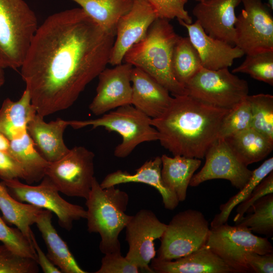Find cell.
<instances>
[{
  "instance_id": "8992f818",
  "label": "cell",
  "mask_w": 273,
  "mask_h": 273,
  "mask_svg": "<svg viewBox=\"0 0 273 273\" xmlns=\"http://www.w3.org/2000/svg\"><path fill=\"white\" fill-rule=\"evenodd\" d=\"M151 119L130 104L118 107L96 119L68 120V123L74 129L92 126L93 129L104 127L109 132H118L122 141L115 148L114 154L122 158L128 156L139 144L159 140L158 131L151 124Z\"/></svg>"
},
{
  "instance_id": "5b68a950",
  "label": "cell",
  "mask_w": 273,
  "mask_h": 273,
  "mask_svg": "<svg viewBox=\"0 0 273 273\" xmlns=\"http://www.w3.org/2000/svg\"><path fill=\"white\" fill-rule=\"evenodd\" d=\"M38 27L35 13L24 0H0L2 67H21Z\"/></svg>"
},
{
  "instance_id": "d6a6232c",
  "label": "cell",
  "mask_w": 273,
  "mask_h": 273,
  "mask_svg": "<svg viewBox=\"0 0 273 273\" xmlns=\"http://www.w3.org/2000/svg\"><path fill=\"white\" fill-rule=\"evenodd\" d=\"M252 114L251 127L273 142V96L259 94L247 96Z\"/></svg>"
},
{
  "instance_id": "cb8c5ba5",
  "label": "cell",
  "mask_w": 273,
  "mask_h": 273,
  "mask_svg": "<svg viewBox=\"0 0 273 273\" xmlns=\"http://www.w3.org/2000/svg\"><path fill=\"white\" fill-rule=\"evenodd\" d=\"M36 114L26 89L16 101L5 99L0 108V133L9 141L21 138L27 132L28 123Z\"/></svg>"
},
{
  "instance_id": "bcb514c9",
  "label": "cell",
  "mask_w": 273,
  "mask_h": 273,
  "mask_svg": "<svg viewBox=\"0 0 273 273\" xmlns=\"http://www.w3.org/2000/svg\"><path fill=\"white\" fill-rule=\"evenodd\" d=\"M267 6L270 9V10H273V0H267Z\"/></svg>"
},
{
  "instance_id": "4fadbf2b",
  "label": "cell",
  "mask_w": 273,
  "mask_h": 273,
  "mask_svg": "<svg viewBox=\"0 0 273 273\" xmlns=\"http://www.w3.org/2000/svg\"><path fill=\"white\" fill-rule=\"evenodd\" d=\"M166 226L151 210H139L125 227L129 246L125 258L143 270L154 272L149 266L156 253L154 241L161 238Z\"/></svg>"
},
{
  "instance_id": "3957f363",
  "label": "cell",
  "mask_w": 273,
  "mask_h": 273,
  "mask_svg": "<svg viewBox=\"0 0 273 273\" xmlns=\"http://www.w3.org/2000/svg\"><path fill=\"white\" fill-rule=\"evenodd\" d=\"M179 37L169 20L157 18L145 37L125 53L123 62L148 73L173 96L188 95L172 69L173 51Z\"/></svg>"
},
{
  "instance_id": "7bdbcfd3",
  "label": "cell",
  "mask_w": 273,
  "mask_h": 273,
  "mask_svg": "<svg viewBox=\"0 0 273 273\" xmlns=\"http://www.w3.org/2000/svg\"><path fill=\"white\" fill-rule=\"evenodd\" d=\"M32 245L37 256V263L44 273H61L60 269L57 267L42 251L36 240L33 232L31 233Z\"/></svg>"
},
{
  "instance_id": "ee69618b",
  "label": "cell",
  "mask_w": 273,
  "mask_h": 273,
  "mask_svg": "<svg viewBox=\"0 0 273 273\" xmlns=\"http://www.w3.org/2000/svg\"><path fill=\"white\" fill-rule=\"evenodd\" d=\"M9 144L10 141L0 133V150L7 152Z\"/></svg>"
},
{
  "instance_id": "7402d4cb",
  "label": "cell",
  "mask_w": 273,
  "mask_h": 273,
  "mask_svg": "<svg viewBox=\"0 0 273 273\" xmlns=\"http://www.w3.org/2000/svg\"><path fill=\"white\" fill-rule=\"evenodd\" d=\"M161 157L157 156L146 161L136 169L133 174L121 170L110 173L105 176L100 185L104 189L127 183L147 184L155 188L159 192L164 207L168 210H173L178 206L179 202L175 194L163 182L161 175Z\"/></svg>"
},
{
  "instance_id": "f546056e",
  "label": "cell",
  "mask_w": 273,
  "mask_h": 273,
  "mask_svg": "<svg viewBox=\"0 0 273 273\" xmlns=\"http://www.w3.org/2000/svg\"><path fill=\"white\" fill-rule=\"evenodd\" d=\"M171 64L175 78L185 87L203 67L199 54L189 37H178L174 47Z\"/></svg>"
},
{
  "instance_id": "ba28073f",
  "label": "cell",
  "mask_w": 273,
  "mask_h": 273,
  "mask_svg": "<svg viewBox=\"0 0 273 273\" xmlns=\"http://www.w3.org/2000/svg\"><path fill=\"white\" fill-rule=\"evenodd\" d=\"M209 231L201 211L189 209L176 213L160 238L157 258L174 260L200 249L206 245Z\"/></svg>"
},
{
  "instance_id": "83f0119b",
  "label": "cell",
  "mask_w": 273,
  "mask_h": 273,
  "mask_svg": "<svg viewBox=\"0 0 273 273\" xmlns=\"http://www.w3.org/2000/svg\"><path fill=\"white\" fill-rule=\"evenodd\" d=\"M70 1L80 6L102 29L115 35L119 20L130 10L132 5V0Z\"/></svg>"
},
{
  "instance_id": "9a60e30c",
  "label": "cell",
  "mask_w": 273,
  "mask_h": 273,
  "mask_svg": "<svg viewBox=\"0 0 273 273\" xmlns=\"http://www.w3.org/2000/svg\"><path fill=\"white\" fill-rule=\"evenodd\" d=\"M157 18L154 9L147 0H132L130 10L117 23L109 64L112 66L121 64L125 53L145 37Z\"/></svg>"
},
{
  "instance_id": "4316f807",
  "label": "cell",
  "mask_w": 273,
  "mask_h": 273,
  "mask_svg": "<svg viewBox=\"0 0 273 273\" xmlns=\"http://www.w3.org/2000/svg\"><path fill=\"white\" fill-rule=\"evenodd\" d=\"M7 152L21 165L27 184L38 182L44 177L49 162L37 151L27 131L21 138L10 141Z\"/></svg>"
},
{
  "instance_id": "7a4b0ae2",
  "label": "cell",
  "mask_w": 273,
  "mask_h": 273,
  "mask_svg": "<svg viewBox=\"0 0 273 273\" xmlns=\"http://www.w3.org/2000/svg\"><path fill=\"white\" fill-rule=\"evenodd\" d=\"M230 110L189 95L176 96L160 116L152 118L151 124L158 131L161 145L173 156L202 159L218 139Z\"/></svg>"
},
{
  "instance_id": "836d02e7",
  "label": "cell",
  "mask_w": 273,
  "mask_h": 273,
  "mask_svg": "<svg viewBox=\"0 0 273 273\" xmlns=\"http://www.w3.org/2000/svg\"><path fill=\"white\" fill-rule=\"evenodd\" d=\"M242 63L234 68L233 73H243L252 78L273 85V50L246 54Z\"/></svg>"
},
{
  "instance_id": "d6986e66",
  "label": "cell",
  "mask_w": 273,
  "mask_h": 273,
  "mask_svg": "<svg viewBox=\"0 0 273 273\" xmlns=\"http://www.w3.org/2000/svg\"><path fill=\"white\" fill-rule=\"evenodd\" d=\"M131 103L151 118L160 116L169 106V92L142 69L133 67L131 73Z\"/></svg>"
},
{
  "instance_id": "f6af8a7d",
  "label": "cell",
  "mask_w": 273,
  "mask_h": 273,
  "mask_svg": "<svg viewBox=\"0 0 273 273\" xmlns=\"http://www.w3.org/2000/svg\"><path fill=\"white\" fill-rule=\"evenodd\" d=\"M4 69V68L0 65V88L4 84L5 81Z\"/></svg>"
},
{
  "instance_id": "f35d334b",
  "label": "cell",
  "mask_w": 273,
  "mask_h": 273,
  "mask_svg": "<svg viewBox=\"0 0 273 273\" xmlns=\"http://www.w3.org/2000/svg\"><path fill=\"white\" fill-rule=\"evenodd\" d=\"M270 193H273V171L264 177L254 188L249 196L238 205L237 214L234 218L235 223L244 216L247 210L257 200Z\"/></svg>"
},
{
  "instance_id": "74e56055",
  "label": "cell",
  "mask_w": 273,
  "mask_h": 273,
  "mask_svg": "<svg viewBox=\"0 0 273 273\" xmlns=\"http://www.w3.org/2000/svg\"><path fill=\"white\" fill-rule=\"evenodd\" d=\"M154 9L157 18L170 20L176 18L187 24L192 23L185 6L188 0H147Z\"/></svg>"
},
{
  "instance_id": "b9f144b4",
  "label": "cell",
  "mask_w": 273,
  "mask_h": 273,
  "mask_svg": "<svg viewBox=\"0 0 273 273\" xmlns=\"http://www.w3.org/2000/svg\"><path fill=\"white\" fill-rule=\"evenodd\" d=\"M245 261L250 272H273V253L260 254L250 252L245 255Z\"/></svg>"
},
{
  "instance_id": "f1b7e54d",
  "label": "cell",
  "mask_w": 273,
  "mask_h": 273,
  "mask_svg": "<svg viewBox=\"0 0 273 273\" xmlns=\"http://www.w3.org/2000/svg\"><path fill=\"white\" fill-rule=\"evenodd\" d=\"M43 209L30 204L19 202L8 193L0 192V210L3 219L10 224L14 225L30 241L31 226Z\"/></svg>"
},
{
  "instance_id": "4dcf8cb0",
  "label": "cell",
  "mask_w": 273,
  "mask_h": 273,
  "mask_svg": "<svg viewBox=\"0 0 273 273\" xmlns=\"http://www.w3.org/2000/svg\"><path fill=\"white\" fill-rule=\"evenodd\" d=\"M236 225L248 228L251 232L268 237L273 235V193L257 200L247 210Z\"/></svg>"
},
{
  "instance_id": "e0dca14e",
  "label": "cell",
  "mask_w": 273,
  "mask_h": 273,
  "mask_svg": "<svg viewBox=\"0 0 273 273\" xmlns=\"http://www.w3.org/2000/svg\"><path fill=\"white\" fill-rule=\"evenodd\" d=\"M241 0H207L198 2L193 14L210 36L235 46L236 8Z\"/></svg>"
},
{
  "instance_id": "44dd1931",
  "label": "cell",
  "mask_w": 273,
  "mask_h": 273,
  "mask_svg": "<svg viewBox=\"0 0 273 273\" xmlns=\"http://www.w3.org/2000/svg\"><path fill=\"white\" fill-rule=\"evenodd\" d=\"M43 118L37 113L28 123L27 131L40 155L51 163L64 156L70 150L63 139L64 131L69 126L68 120L58 118L46 122Z\"/></svg>"
},
{
  "instance_id": "e575fe53",
  "label": "cell",
  "mask_w": 273,
  "mask_h": 273,
  "mask_svg": "<svg viewBox=\"0 0 273 273\" xmlns=\"http://www.w3.org/2000/svg\"><path fill=\"white\" fill-rule=\"evenodd\" d=\"M252 114L247 97L230 109L224 118L218 138H225L251 127Z\"/></svg>"
},
{
  "instance_id": "7dc6e473",
  "label": "cell",
  "mask_w": 273,
  "mask_h": 273,
  "mask_svg": "<svg viewBox=\"0 0 273 273\" xmlns=\"http://www.w3.org/2000/svg\"><path fill=\"white\" fill-rule=\"evenodd\" d=\"M0 192L3 193H8L6 188L0 183Z\"/></svg>"
},
{
  "instance_id": "60d3db41",
  "label": "cell",
  "mask_w": 273,
  "mask_h": 273,
  "mask_svg": "<svg viewBox=\"0 0 273 273\" xmlns=\"http://www.w3.org/2000/svg\"><path fill=\"white\" fill-rule=\"evenodd\" d=\"M0 178L3 180L23 179L25 175L20 164L8 152L0 150Z\"/></svg>"
},
{
  "instance_id": "9c48e42d",
  "label": "cell",
  "mask_w": 273,
  "mask_h": 273,
  "mask_svg": "<svg viewBox=\"0 0 273 273\" xmlns=\"http://www.w3.org/2000/svg\"><path fill=\"white\" fill-rule=\"evenodd\" d=\"M188 95L209 105L231 109L248 95L247 82L228 68L202 67L186 84Z\"/></svg>"
},
{
  "instance_id": "1f68e13d",
  "label": "cell",
  "mask_w": 273,
  "mask_h": 273,
  "mask_svg": "<svg viewBox=\"0 0 273 273\" xmlns=\"http://www.w3.org/2000/svg\"><path fill=\"white\" fill-rule=\"evenodd\" d=\"M272 171L273 157L266 160L260 166L252 170L251 176L245 186L226 202L220 205V211L215 215L210 223V227L217 226L226 222L233 209L244 201L261 180Z\"/></svg>"
},
{
  "instance_id": "c3c4849f",
  "label": "cell",
  "mask_w": 273,
  "mask_h": 273,
  "mask_svg": "<svg viewBox=\"0 0 273 273\" xmlns=\"http://www.w3.org/2000/svg\"><path fill=\"white\" fill-rule=\"evenodd\" d=\"M196 1H197L198 2H203V1H207V0H196Z\"/></svg>"
},
{
  "instance_id": "ffe728a7",
  "label": "cell",
  "mask_w": 273,
  "mask_h": 273,
  "mask_svg": "<svg viewBox=\"0 0 273 273\" xmlns=\"http://www.w3.org/2000/svg\"><path fill=\"white\" fill-rule=\"evenodd\" d=\"M150 267L159 273H236L206 245L171 260L154 258Z\"/></svg>"
},
{
  "instance_id": "8d00e7d4",
  "label": "cell",
  "mask_w": 273,
  "mask_h": 273,
  "mask_svg": "<svg viewBox=\"0 0 273 273\" xmlns=\"http://www.w3.org/2000/svg\"><path fill=\"white\" fill-rule=\"evenodd\" d=\"M39 267L31 258L13 253L3 244L0 245V273H37Z\"/></svg>"
},
{
  "instance_id": "d4e9b609",
  "label": "cell",
  "mask_w": 273,
  "mask_h": 273,
  "mask_svg": "<svg viewBox=\"0 0 273 273\" xmlns=\"http://www.w3.org/2000/svg\"><path fill=\"white\" fill-rule=\"evenodd\" d=\"M161 175L166 186L176 195L179 202L184 201L190 180L201 164L200 159L176 155L161 156Z\"/></svg>"
},
{
  "instance_id": "484cf974",
  "label": "cell",
  "mask_w": 273,
  "mask_h": 273,
  "mask_svg": "<svg viewBox=\"0 0 273 273\" xmlns=\"http://www.w3.org/2000/svg\"><path fill=\"white\" fill-rule=\"evenodd\" d=\"M224 139L238 159L246 166L263 160L273 149V142L252 127Z\"/></svg>"
},
{
  "instance_id": "7c38bea8",
  "label": "cell",
  "mask_w": 273,
  "mask_h": 273,
  "mask_svg": "<svg viewBox=\"0 0 273 273\" xmlns=\"http://www.w3.org/2000/svg\"><path fill=\"white\" fill-rule=\"evenodd\" d=\"M244 9L237 16L235 46L245 54L273 50V17L262 0H241Z\"/></svg>"
},
{
  "instance_id": "6da1fadb",
  "label": "cell",
  "mask_w": 273,
  "mask_h": 273,
  "mask_svg": "<svg viewBox=\"0 0 273 273\" xmlns=\"http://www.w3.org/2000/svg\"><path fill=\"white\" fill-rule=\"evenodd\" d=\"M115 34L80 8L49 16L38 27L20 67L38 114L67 109L108 64Z\"/></svg>"
},
{
  "instance_id": "30bf717a",
  "label": "cell",
  "mask_w": 273,
  "mask_h": 273,
  "mask_svg": "<svg viewBox=\"0 0 273 273\" xmlns=\"http://www.w3.org/2000/svg\"><path fill=\"white\" fill-rule=\"evenodd\" d=\"M1 184L15 200L55 213L59 224L67 231L72 229L74 221L86 218V210L81 206L64 200L57 187L46 175L37 186L22 183L19 179L3 180Z\"/></svg>"
},
{
  "instance_id": "8fae6325",
  "label": "cell",
  "mask_w": 273,
  "mask_h": 273,
  "mask_svg": "<svg viewBox=\"0 0 273 273\" xmlns=\"http://www.w3.org/2000/svg\"><path fill=\"white\" fill-rule=\"evenodd\" d=\"M94 157V153L86 148L74 147L60 159L49 163L45 175L59 192L86 200L95 177Z\"/></svg>"
},
{
  "instance_id": "ac0fdd59",
  "label": "cell",
  "mask_w": 273,
  "mask_h": 273,
  "mask_svg": "<svg viewBox=\"0 0 273 273\" xmlns=\"http://www.w3.org/2000/svg\"><path fill=\"white\" fill-rule=\"evenodd\" d=\"M178 22L187 29L189 38L197 51L204 68L213 70L228 68L235 59L245 55L238 47L209 35L197 21L190 24L181 20Z\"/></svg>"
},
{
  "instance_id": "2e32d148",
  "label": "cell",
  "mask_w": 273,
  "mask_h": 273,
  "mask_svg": "<svg viewBox=\"0 0 273 273\" xmlns=\"http://www.w3.org/2000/svg\"><path fill=\"white\" fill-rule=\"evenodd\" d=\"M132 68L131 64L124 62L112 68H105L99 74L96 95L89 105L92 113L98 116L131 104Z\"/></svg>"
},
{
  "instance_id": "d590c367",
  "label": "cell",
  "mask_w": 273,
  "mask_h": 273,
  "mask_svg": "<svg viewBox=\"0 0 273 273\" xmlns=\"http://www.w3.org/2000/svg\"><path fill=\"white\" fill-rule=\"evenodd\" d=\"M0 241L15 254L30 258L37 262L32 241L17 228L9 226L0 216Z\"/></svg>"
},
{
  "instance_id": "277c9868",
  "label": "cell",
  "mask_w": 273,
  "mask_h": 273,
  "mask_svg": "<svg viewBox=\"0 0 273 273\" xmlns=\"http://www.w3.org/2000/svg\"><path fill=\"white\" fill-rule=\"evenodd\" d=\"M129 201L124 191L111 186L102 188L95 177L86 200L88 232L99 233L100 251L104 254L121 252L118 236L132 215L125 213Z\"/></svg>"
},
{
  "instance_id": "ab89813d",
  "label": "cell",
  "mask_w": 273,
  "mask_h": 273,
  "mask_svg": "<svg viewBox=\"0 0 273 273\" xmlns=\"http://www.w3.org/2000/svg\"><path fill=\"white\" fill-rule=\"evenodd\" d=\"M139 268L130 262L121 252L105 254L101 267L96 273H138Z\"/></svg>"
},
{
  "instance_id": "603a6c76",
  "label": "cell",
  "mask_w": 273,
  "mask_h": 273,
  "mask_svg": "<svg viewBox=\"0 0 273 273\" xmlns=\"http://www.w3.org/2000/svg\"><path fill=\"white\" fill-rule=\"evenodd\" d=\"M53 212L42 209L35 224L41 233L50 260L63 273H86L78 264L66 242L52 224Z\"/></svg>"
},
{
  "instance_id": "52a82bcc",
  "label": "cell",
  "mask_w": 273,
  "mask_h": 273,
  "mask_svg": "<svg viewBox=\"0 0 273 273\" xmlns=\"http://www.w3.org/2000/svg\"><path fill=\"white\" fill-rule=\"evenodd\" d=\"M206 245L236 273L250 272L245 261L247 253H273L272 246L267 238L254 235L247 228L232 226L227 222L210 227Z\"/></svg>"
},
{
  "instance_id": "5bb4252c",
  "label": "cell",
  "mask_w": 273,
  "mask_h": 273,
  "mask_svg": "<svg viewBox=\"0 0 273 273\" xmlns=\"http://www.w3.org/2000/svg\"><path fill=\"white\" fill-rule=\"evenodd\" d=\"M204 157L205 164L192 176L189 184L191 187H197L208 180L224 179L240 190L251 176L252 170L238 159L224 139L218 138L209 148Z\"/></svg>"
}]
</instances>
